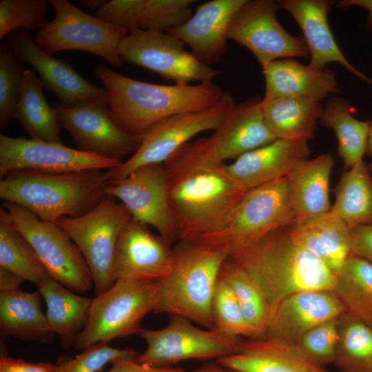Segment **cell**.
<instances>
[{"instance_id":"48","label":"cell","mask_w":372,"mask_h":372,"mask_svg":"<svg viewBox=\"0 0 372 372\" xmlns=\"http://www.w3.org/2000/svg\"><path fill=\"white\" fill-rule=\"evenodd\" d=\"M22 278L11 271L0 267V291L19 289Z\"/></svg>"},{"instance_id":"47","label":"cell","mask_w":372,"mask_h":372,"mask_svg":"<svg viewBox=\"0 0 372 372\" xmlns=\"http://www.w3.org/2000/svg\"><path fill=\"white\" fill-rule=\"evenodd\" d=\"M111 364V368L106 372H186L181 367L152 366L130 359H116Z\"/></svg>"},{"instance_id":"42","label":"cell","mask_w":372,"mask_h":372,"mask_svg":"<svg viewBox=\"0 0 372 372\" xmlns=\"http://www.w3.org/2000/svg\"><path fill=\"white\" fill-rule=\"evenodd\" d=\"M22 62L6 43L0 46V125L6 127L14 118L19 97L23 72Z\"/></svg>"},{"instance_id":"35","label":"cell","mask_w":372,"mask_h":372,"mask_svg":"<svg viewBox=\"0 0 372 372\" xmlns=\"http://www.w3.org/2000/svg\"><path fill=\"white\" fill-rule=\"evenodd\" d=\"M346 311L372 328V263L351 254L333 289Z\"/></svg>"},{"instance_id":"27","label":"cell","mask_w":372,"mask_h":372,"mask_svg":"<svg viewBox=\"0 0 372 372\" xmlns=\"http://www.w3.org/2000/svg\"><path fill=\"white\" fill-rule=\"evenodd\" d=\"M265 79L263 99L303 97L320 101L340 89L331 70H318L291 59L272 61L262 67Z\"/></svg>"},{"instance_id":"16","label":"cell","mask_w":372,"mask_h":372,"mask_svg":"<svg viewBox=\"0 0 372 372\" xmlns=\"http://www.w3.org/2000/svg\"><path fill=\"white\" fill-rule=\"evenodd\" d=\"M53 109L61 127L69 132L79 150L122 163L141 143L142 136L130 135L116 125L107 104L87 101Z\"/></svg>"},{"instance_id":"14","label":"cell","mask_w":372,"mask_h":372,"mask_svg":"<svg viewBox=\"0 0 372 372\" xmlns=\"http://www.w3.org/2000/svg\"><path fill=\"white\" fill-rule=\"evenodd\" d=\"M278 1L247 0L230 23L228 38L247 48L261 67L278 59L310 57L303 37L289 34L279 23Z\"/></svg>"},{"instance_id":"4","label":"cell","mask_w":372,"mask_h":372,"mask_svg":"<svg viewBox=\"0 0 372 372\" xmlns=\"http://www.w3.org/2000/svg\"><path fill=\"white\" fill-rule=\"evenodd\" d=\"M106 170L66 173L18 171L0 181V198L21 205L43 221L77 217L92 209L106 195Z\"/></svg>"},{"instance_id":"13","label":"cell","mask_w":372,"mask_h":372,"mask_svg":"<svg viewBox=\"0 0 372 372\" xmlns=\"http://www.w3.org/2000/svg\"><path fill=\"white\" fill-rule=\"evenodd\" d=\"M184 43L161 31L136 29L129 32L119 47L123 61L154 72L174 84L211 82L220 74L184 48Z\"/></svg>"},{"instance_id":"41","label":"cell","mask_w":372,"mask_h":372,"mask_svg":"<svg viewBox=\"0 0 372 372\" xmlns=\"http://www.w3.org/2000/svg\"><path fill=\"white\" fill-rule=\"evenodd\" d=\"M45 0H1L0 1V39L12 31L40 29L47 22L50 10Z\"/></svg>"},{"instance_id":"32","label":"cell","mask_w":372,"mask_h":372,"mask_svg":"<svg viewBox=\"0 0 372 372\" xmlns=\"http://www.w3.org/2000/svg\"><path fill=\"white\" fill-rule=\"evenodd\" d=\"M43 87V84L34 70H23L14 118L32 138L61 142V126L53 107L45 99Z\"/></svg>"},{"instance_id":"45","label":"cell","mask_w":372,"mask_h":372,"mask_svg":"<svg viewBox=\"0 0 372 372\" xmlns=\"http://www.w3.org/2000/svg\"><path fill=\"white\" fill-rule=\"evenodd\" d=\"M351 254L372 263V225L351 227Z\"/></svg>"},{"instance_id":"6","label":"cell","mask_w":372,"mask_h":372,"mask_svg":"<svg viewBox=\"0 0 372 372\" xmlns=\"http://www.w3.org/2000/svg\"><path fill=\"white\" fill-rule=\"evenodd\" d=\"M158 280L118 279L92 298L87 323L74 344L76 349L138 334L144 317L155 311Z\"/></svg>"},{"instance_id":"46","label":"cell","mask_w":372,"mask_h":372,"mask_svg":"<svg viewBox=\"0 0 372 372\" xmlns=\"http://www.w3.org/2000/svg\"><path fill=\"white\" fill-rule=\"evenodd\" d=\"M57 363H33L4 355L0 358V372H57Z\"/></svg>"},{"instance_id":"24","label":"cell","mask_w":372,"mask_h":372,"mask_svg":"<svg viewBox=\"0 0 372 372\" xmlns=\"http://www.w3.org/2000/svg\"><path fill=\"white\" fill-rule=\"evenodd\" d=\"M279 8L287 10L301 28L310 54L309 65L324 69L331 62H336L361 80L372 85V79L360 72L347 59L328 23V13L334 4L330 0H280Z\"/></svg>"},{"instance_id":"28","label":"cell","mask_w":372,"mask_h":372,"mask_svg":"<svg viewBox=\"0 0 372 372\" xmlns=\"http://www.w3.org/2000/svg\"><path fill=\"white\" fill-rule=\"evenodd\" d=\"M335 161L330 154L305 159L288 174L293 219L330 211L329 182Z\"/></svg>"},{"instance_id":"12","label":"cell","mask_w":372,"mask_h":372,"mask_svg":"<svg viewBox=\"0 0 372 372\" xmlns=\"http://www.w3.org/2000/svg\"><path fill=\"white\" fill-rule=\"evenodd\" d=\"M234 104L230 92L225 91L221 99L211 107L178 114L156 123L142 135L135 153L116 167L106 170L110 180L122 179L143 165L164 163L196 134L214 130Z\"/></svg>"},{"instance_id":"8","label":"cell","mask_w":372,"mask_h":372,"mask_svg":"<svg viewBox=\"0 0 372 372\" xmlns=\"http://www.w3.org/2000/svg\"><path fill=\"white\" fill-rule=\"evenodd\" d=\"M293 220L287 176L247 191L220 229L198 244L227 247L231 252Z\"/></svg>"},{"instance_id":"53","label":"cell","mask_w":372,"mask_h":372,"mask_svg":"<svg viewBox=\"0 0 372 372\" xmlns=\"http://www.w3.org/2000/svg\"><path fill=\"white\" fill-rule=\"evenodd\" d=\"M368 166H369V170L372 174V163H370V164H368Z\"/></svg>"},{"instance_id":"52","label":"cell","mask_w":372,"mask_h":372,"mask_svg":"<svg viewBox=\"0 0 372 372\" xmlns=\"http://www.w3.org/2000/svg\"><path fill=\"white\" fill-rule=\"evenodd\" d=\"M367 156H372V121L370 123V130L369 134L367 149L366 152Z\"/></svg>"},{"instance_id":"30","label":"cell","mask_w":372,"mask_h":372,"mask_svg":"<svg viewBox=\"0 0 372 372\" xmlns=\"http://www.w3.org/2000/svg\"><path fill=\"white\" fill-rule=\"evenodd\" d=\"M38 290L46 304L50 330L60 337L63 347L74 346L87 323L92 298L75 293L52 278Z\"/></svg>"},{"instance_id":"39","label":"cell","mask_w":372,"mask_h":372,"mask_svg":"<svg viewBox=\"0 0 372 372\" xmlns=\"http://www.w3.org/2000/svg\"><path fill=\"white\" fill-rule=\"evenodd\" d=\"M195 0H138L135 30L167 32L186 22L193 14Z\"/></svg>"},{"instance_id":"22","label":"cell","mask_w":372,"mask_h":372,"mask_svg":"<svg viewBox=\"0 0 372 372\" xmlns=\"http://www.w3.org/2000/svg\"><path fill=\"white\" fill-rule=\"evenodd\" d=\"M259 96L234 104L223 116L210 141L224 161L266 145L277 138L265 121Z\"/></svg>"},{"instance_id":"49","label":"cell","mask_w":372,"mask_h":372,"mask_svg":"<svg viewBox=\"0 0 372 372\" xmlns=\"http://www.w3.org/2000/svg\"><path fill=\"white\" fill-rule=\"evenodd\" d=\"M353 6L362 7L368 11L366 26L372 32V0H342L337 3L338 8H346Z\"/></svg>"},{"instance_id":"18","label":"cell","mask_w":372,"mask_h":372,"mask_svg":"<svg viewBox=\"0 0 372 372\" xmlns=\"http://www.w3.org/2000/svg\"><path fill=\"white\" fill-rule=\"evenodd\" d=\"M6 43L22 63L34 68L43 87L52 92L62 105L70 107L87 101L109 104L105 89L86 81L68 61L41 50L28 31H12L7 36Z\"/></svg>"},{"instance_id":"40","label":"cell","mask_w":372,"mask_h":372,"mask_svg":"<svg viewBox=\"0 0 372 372\" xmlns=\"http://www.w3.org/2000/svg\"><path fill=\"white\" fill-rule=\"evenodd\" d=\"M212 313L214 328L238 337L258 338L245 320L232 289L219 276L213 295Z\"/></svg>"},{"instance_id":"31","label":"cell","mask_w":372,"mask_h":372,"mask_svg":"<svg viewBox=\"0 0 372 372\" xmlns=\"http://www.w3.org/2000/svg\"><path fill=\"white\" fill-rule=\"evenodd\" d=\"M267 125L277 139L308 142L315 134L323 107L319 101L303 97L262 99Z\"/></svg>"},{"instance_id":"43","label":"cell","mask_w":372,"mask_h":372,"mask_svg":"<svg viewBox=\"0 0 372 372\" xmlns=\"http://www.w3.org/2000/svg\"><path fill=\"white\" fill-rule=\"evenodd\" d=\"M138 353L131 348L116 349L110 342L90 345L74 358H61L57 372H101L108 362L116 359L136 360Z\"/></svg>"},{"instance_id":"36","label":"cell","mask_w":372,"mask_h":372,"mask_svg":"<svg viewBox=\"0 0 372 372\" xmlns=\"http://www.w3.org/2000/svg\"><path fill=\"white\" fill-rule=\"evenodd\" d=\"M0 267L37 287L51 277L35 251L0 208Z\"/></svg>"},{"instance_id":"44","label":"cell","mask_w":372,"mask_h":372,"mask_svg":"<svg viewBox=\"0 0 372 372\" xmlns=\"http://www.w3.org/2000/svg\"><path fill=\"white\" fill-rule=\"evenodd\" d=\"M339 318L315 326L305 333L296 344L311 360L325 367L334 361L338 340Z\"/></svg>"},{"instance_id":"23","label":"cell","mask_w":372,"mask_h":372,"mask_svg":"<svg viewBox=\"0 0 372 372\" xmlns=\"http://www.w3.org/2000/svg\"><path fill=\"white\" fill-rule=\"evenodd\" d=\"M309 155L306 141L276 139L238 156L227 164V169L233 180L247 192L288 176Z\"/></svg>"},{"instance_id":"17","label":"cell","mask_w":372,"mask_h":372,"mask_svg":"<svg viewBox=\"0 0 372 372\" xmlns=\"http://www.w3.org/2000/svg\"><path fill=\"white\" fill-rule=\"evenodd\" d=\"M106 194L121 202L134 220L153 227L171 243L177 240L163 163L141 166L122 179L110 181Z\"/></svg>"},{"instance_id":"10","label":"cell","mask_w":372,"mask_h":372,"mask_svg":"<svg viewBox=\"0 0 372 372\" xmlns=\"http://www.w3.org/2000/svg\"><path fill=\"white\" fill-rule=\"evenodd\" d=\"M12 225L32 247L50 276L74 292L94 286L90 269L81 251L56 223L43 221L14 203L3 201Z\"/></svg>"},{"instance_id":"5","label":"cell","mask_w":372,"mask_h":372,"mask_svg":"<svg viewBox=\"0 0 372 372\" xmlns=\"http://www.w3.org/2000/svg\"><path fill=\"white\" fill-rule=\"evenodd\" d=\"M229 254L227 247L179 241L174 248L171 271L158 280L154 312L180 316L214 329L213 295L220 269Z\"/></svg>"},{"instance_id":"1","label":"cell","mask_w":372,"mask_h":372,"mask_svg":"<svg viewBox=\"0 0 372 372\" xmlns=\"http://www.w3.org/2000/svg\"><path fill=\"white\" fill-rule=\"evenodd\" d=\"M163 167L179 241L201 243L215 234L247 192L230 176L209 137L186 143Z\"/></svg>"},{"instance_id":"34","label":"cell","mask_w":372,"mask_h":372,"mask_svg":"<svg viewBox=\"0 0 372 372\" xmlns=\"http://www.w3.org/2000/svg\"><path fill=\"white\" fill-rule=\"evenodd\" d=\"M353 107L344 99L333 97L323 108L320 124L331 128L338 143V155L346 167L363 160L366 152L371 121H363L353 115Z\"/></svg>"},{"instance_id":"20","label":"cell","mask_w":372,"mask_h":372,"mask_svg":"<svg viewBox=\"0 0 372 372\" xmlns=\"http://www.w3.org/2000/svg\"><path fill=\"white\" fill-rule=\"evenodd\" d=\"M346 309L333 290H309L285 298L271 312L263 338L297 344L309 330Z\"/></svg>"},{"instance_id":"51","label":"cell","mask_w":372,"mask_h":372,"mask_svg":"<svg viewBox=\"0 0 372 372\" xmlns=\"http://www.w3.org/2000/svg\"><path fill=\"white\" fill-rule=\"evenodd\" d=\"M80 4L83 7L92 10L98 11L101 9L107 1L106 0H81L79 1Z\"/></svg>"},{"instance_id":"3","label":"cell","mask_w":372,"mask_h":372,"mask_svg":"<svg viewBox=\"0 0 372 372\" xmlns=\"http://www.w3.org/2000/svg\"><path fill=\"white\" fill-rule=\"evenodd\" d=\"M229 259L256 282L271 313L280 302L296 293L333 290L336 278L322 260L293 240L286 227L233 250Z\"/></svg>"},{"instance_id":"33","label":"cell","mask_w":372,"mask_h":372,"mask_svg":"<svg viewBox=\"0 0 372 372\" xmlns=\"http://www.w3.org/2000/svg\"><path fill=\"white\" fill-rule=\"evenodd\" d=\"M330 212L349 227L372 225V174L362 160L342 173Z\"/></svg>"},{"instance_id":"21","label":"cell","mask_w":372,"mask_h":372,"mask_svg":"<svg viewBox=\"0 0 372 372\" xmlns=\"http://www.w3.org/2000/svg\"><path fill=\"white\" fill-rule=\"evenodd\" d=\"M247 0H211L201 3L183 24L167 32L187 45L191 52L210 66L227 51L228 31L238 10Z\"/></svg>"},{"instance_id":"26","label":"cell","mask_w":372,"mask_h":372,"mask_svg":"<svg viewBox=\"0 0 372 372\" xmlns=\"http://www.w3.org/2000/svg\"><path fill=\"white\" fill-rule=\"evenodd\" d=\"M215 362L242 372H331L296 344L267 338L245 340L239 351Z\"/></svg>"},{"instance_id":"9","label":"cell","mask_w":372,"mask_h":372,"mask_svg":"<svg viewBox=\"0 0 372 372\" xmlns=\"http://www.w3.org/2000/svg\"><path fill=\"white\" fill-rule=\"evenodd\" d=\"M55 17L46 22L33 40L45 52L77 50L100 56L114 67L123 61L119 47L129 31L85 13L66 0H50Z\"/></svg>"},{"instance_id":"19","label":"cell","mask_w":372,"mask_h":372,"mask_svg":"<svg viewBox=\"0 0 372 372\" xmlns=\"http://www.w3.org/2000/svg\"><path fill=\"white\" fill-rule=\"evenodd\" d=\"M148 226L132 218L117 240L114 260L115 280H160L171 271L174 248Z\"/></svg>"},{"instance_id":"37","label":"cell","mask_w":372,"mask_h":372,"mask_svg":"<svg viewBox=\"0 0 372 372\" xmlns=\"http://www.w3.org/2000/svg\"><path fill=\"white\" fill-rule=\"evenodd\" d=\"M333 364L338 372H372V328L347 311L339 318Z\"/></svg>"},{"instance_id":"15","label":"cell","mask_w":372,"mask_h":372,"mask_svg":"<svg viewBox=\"0 0 372 372\" xmlns=\"http://www.w3.org/2000/svg\"><path fill=\"white\" fill-rule=\"evenodd\" d=\"M121 163L69 147L61 142L0 134V176L18 171L66 173L107 170Z\"/></svg>"},{"instance_id":"7","label":"cell","mask_w":372,"mask_h":372,"mask_svg":"<svg viewBox=\"0 0 372 372\" xmlns=\"http://www.w3.org/2000/svg\"><path fill=\"white\" fill-rule=\"evenodd\" d=\"M132 218L121 202L106 194L88 212L55 222L83 255L92 274L96 295L107 291L116 281L114 260L117 240Z\"/></svg>"},{"instance_id":"11","label":"cell","mask_w":372,"mask_h":372,"mask_svg":"<svg viewBox=\"0 0 372 372\" xmlns=\"http://www.w3.org/2000/svg\"><path fill=\"white\" fill-rule=\"evenodd\" d=\"M147 344L136 361L152 366H171L178 362L208 360L239 351L245 340L216 328L204 330L192 324L187 318L171 315L164 328L143 329L139 335Z\"/></svg>"},{"instance_id":"25","label":"cell","mask_w":372,"mask_h":372,"mask_svg":"<svg viewBox=\"0 0 372 372\" xmlns=\"http://www.w3.org/2000/svg\"><path fill=\"white\" fill-rule=\"evenodd\" d=\"M286 228L298 245L322 260L335 276L351 254V227L330 211L293 219Z\"/></svg>"},{"instance_id":"2","label":"cell","mask_w":372,"mask_h":372,"mask_svg":"<svg viewBox=\"0 0 372 372\" xmlns=\"http://www.w3.org/2000/svg\"><path fill=\"white\" fill-rule=\"evenodd\" d=\"M108 96L112 118L127 134L142 136L160 121L211 107L224 92L213 81L196 85H161L140 81L107 68H94Z\"/></svg>"},{"instance_id":"38","label":"cell","mask_w":372,"mask_h":372,"mask_svg":"<svg viewBox=\"0 0 372 372\" xmlns=\"http://www.w3.org/2000/svg\"><path fill=\"white\" fill-rule=\"evenodd\" d=\"M219 277L232 289L247 322L263 338L271 310L262 291L251 277L229 258L223 265Z\"/></svg>"},{"instance_id":"50","label":"cell","mask_w":372,"mask_h":372,"mask_svg":"<svg viewBox=\"0 0 372 372\" xmlns=\"http://www.w3.org/2000/svg\"><path fill=\"white\" fill-rule=\"evenodd\" d=\"M192 372H242L231 368L223 366L216 362L207 363Z\"/></svg>"},{"instance_id":"29","label":"cell","mask_w":372,"mask_h":372,"mask_svg":"<svg viewBox=\"0 0 372 372\" xmlns=\"http://www.w3.org/2000/svg\"><path fill=\"white\" fill-rule=\"evenodd\" d=\"M41 296L39 290L0 291L1 335L41 343L51 342L54 334L42 311Z\"/></svg>"}]
</instances>
